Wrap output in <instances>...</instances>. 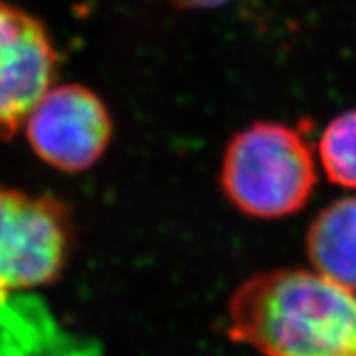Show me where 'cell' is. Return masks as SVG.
I'll use <instances>...</instances> for the list:
<instances>
[{
  "label": "cell",
  "mask_w": 356,
  "mask_h": 356,
  "mask_svg": "<svg viewBox=\"0 0 356 356\" xmlns=\"http://www.w3.org/2000/svg\"><path fill=\"white\" fill-rule=\"evenodd\" d=\"M226 312L231 340L262 356H356V291L315 269L252 275Z\"/></svg>",
  "instance_id": "1"
},
{
  "label": "cell",
  "mask_w": 356,
  "mask_h": 356,
  "mask_svg": "<svg viewBox=\"0 0 356 356\" xmlns=\"http://www.w3.org/2000/svg\"><path fill=\"white\" fill-rule=\"evenodd\" d=\"M220 184L236 210L259 220H279L309 203L317 185V165L299 131L257 121L231 137L222 154Z\"/></svg>",
  "instance_id": "2"
},
{
  "label": "cell",
  "mask_w": 356,
  "mask_h": 356,
  "mask_svg": "<svg viewBox=\"0 0 356 356\" xmlns=\"http://www.w3.org/2000/svg\"><path fill=\"white\" fill-rule=\"evenodd\" d=\"M71 243L73 221L61 200L0 184V299L55 282Z\"/></svg>",
  "instance_id": "3"
},
{
  "label": "cell",
  "mask_w": 356,
  "mask_h": 356,
  "mask_svg": "<svg viewBox=\"0 0 356 356\" xmlns=\"http://www.w3.org/2000/svg\"><path fill=\"white\" fill-rule=\"evenodd\" d=\"M35 155L60 172H84L104 155L114 134L113 115L92 89L55 84L35 106L25 126Z\"/></svg>",
  "instance_id": "4"
},
{
  "label": "cell",
  "mask_w": 356,
  "mask_h": 356,
  "mask_svg": "<svg viewBox=\"0 0 356 356\" xmlns=\"http://www.w3.org/2000/svg\"><path fill=\"white\" fill-rule=\"evenodd\" d=\"M60 55L47 25L0 0V140L24 129L38 101L55 86Z\"/></svg>",
  "instance_id": "5"
},
{
  "label": "cell",
  "mask_w": 356,
  "mask_h": 356,
  "mask_svg": "<svg viewBox=\"0 0 356 356\" xmlns=\"http://www.w3.org/2000/svg\"><path fill=\"white\" fill-rule=\"evenodd\" d=\"M312 269L356 291V197L325 207L305 236Z\"/></svg>",
  "instance_id": "6"
},
{
  "label": "cell",
  "mask_w": 356,
  "mask_h": 356,
  "mask_svg": "<svg viewBox=\"0 0 356 356\" xmlns=\"http://www.w3.org/2000/svg\"><path fill=\"white\" fill-rule=\"evenodd\" d=\"M318 162L333 185L356 190V109L337 115L323 129Z\"/></svg>",
  "instance_id": "7"
},
{
  "label": "cell",
  "mask_w": 356,
  "mask_h": 356,
  "mask_svg": "<svg viewBox=\"0 0 356 356\" xmlns=\"http://www.w3.org/2000/svg\"><path fill=\"white\" fill-rule=\"evenodd\" d=\"M173 6L190 10H204V8H216L226 3L228 0H170Z\"/></svg>",
  "instance_id": "8"
}]
</instances>
